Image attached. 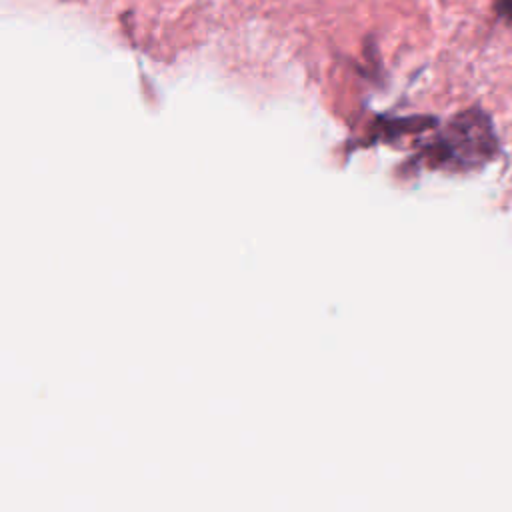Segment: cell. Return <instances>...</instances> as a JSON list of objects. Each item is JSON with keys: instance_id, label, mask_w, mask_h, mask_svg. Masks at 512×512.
Returning a JSON list of instances; mask_svg holds the SVG:
<instances>
[{"instance_id": "6da1fadb", "label": "cell", "mask_w": 512, "mask_h": 512, "mask_svg": "<svg viewBox=\"0 0 512 512\" xmlns=\"http://www.w3.org/2000/svg\"><path fill=\"white\" fill-rule=\"evenodd\" d=\"M498 154L500 140L492 116L482 106H470L436 128L410 162L432 170L470 172L486 166Z\"/></svg>"}, {"instance_id": "7a4b0ae2", "label": "cell", "mask_w": 512, "mask_h": 512, "mask_svg": "<svg viewBox=\"0 0 512 512\" xmlns=\"http://www.w3.org/2000/svg\"><path fill=\"white\" fill-rule=\"evenodd\" d=\"M440 120L432 114H416V116H376L370 126V140H396L410 134H422L428 130H436Z\"/></svg>"}, {"instance_id": "3957f363", "label": "cell", "mask_w": 512, "mask_h": 512, "mask_svg": "<svg viewBox=\"0 0 512 512\" xmlns=\"http://www.w3.org/2000/svg\"><path fill=\"white\" fill-rule=\"evenodd\" d=\"M492 8L500 20L512 24V0H494Z\"/></svg>"}]
</instances>
